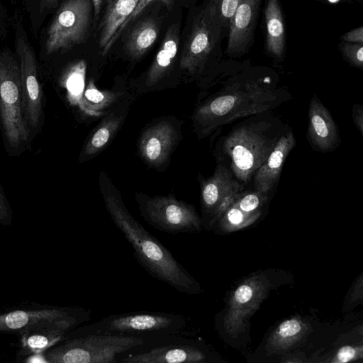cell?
Here are the masks:
<instances>
[{
    "label": "cell",
    "mask_w": 363,
    "mask_h": 363,
    "mask_svg": "<svg viewBox=\"0 0 363 363\" xmlns=\"http://www.w3.org/2000/svg\"><path fill=\"white\" fill-rule=\"evenodd\" d=\"M217 12L224 23L230 26L231 19L242 0H211Z\"/></svg>",
    "instance_id": "83f0119b"
},
{
    "label": "cell",
    "mask_w": 363,
    "mask_h": 363,
    "mask_svg": "<svg viewBox=\"0 0 363 363\" xmlns=\"http://www.w3.org/2000/svg\"><path fill=\"white\" fill-rule=\"evenodd\" d=\"M328 1H330V2H335V1H337V0H328Z\"/></svg>",
    "instance_id": "8d00e7d4"
},
{
    "label": "cell",
    "mask_w": 363,
    "mask_h": 363,
    "mask_svg": "<svg viewBox=\"0 0 363 363\" xmlns=\"http://www.w3.org/2000/svg\"><path fill=\"white\" fill-rule=\"evenodd\" d=\"M341 52L345 59L352 66L363 68V45L361 43H345L342 44Z\"/></svg>",
    "instance_id": "484cf974"
},
{
    "label": "cell",
    "mask_w": 363,
    "mask_h": 363,
    "mask_svg": "<svg viewBox=\"0 0 363 363\" xmlns=\"http://www.w3.org/2000/svg\"><path fill=\"white\" fill-rule=\"evenodd\" d=\"M142 217L154 228L168 233H196L202 221L194 207L174 196H135Z\"/></svg>",
    "instance_id": "52a82bcc"
},
{
    "label": "cell",
    "mask_w": 363,
    "mask_h": 363,
    "mask_svg": "<svg viewBox=\"0 0 363 363\" xmlns=\"http://www.w3.org/2000/svg\"><path fill=\"white\" fill-rule=\"evenodd\" d=\"M90 317V310L77 307L15 310L0 314V333H18L21 335L50 328L70 331L89 320Z\"/></svg>",
    "instance_id": "ba28073f"
},
{
    "label": "cell",
    "mask_w": 363,
    "mask_h": 363,
    "mask_svg": "<svg viewBox=\"0 0 363 363\" xmlns=\"http://www.w3.org/2000/svg\"><path fill=\"white\" fill-rule=\"evenodd\" d=\"M302 325L299 320L291 318L282 322L277 330V335L279 339L288 340L298 335L301 331Z\"/></svg>",
    "instance_id": "f1b7e54d"
},
{
    "label": "cell",
    "mask_w": 363,
    "mask_h": 363,
    "mask_svg": "<svg viewBox=\"0 0 363 363\" xmlns=\"http://www.w3.org/2000/svg\"><path fill=\"white\" fill-rule=\"evenodd\" d=\"M357 354L355 348L351 346H345L340 348L336 356V362H347L353 359Z\"/></svg>",
    "instance_id": "d6a6232c"
},
{
    "label": "cell",
    "mask_w": 363,
    "mask_h": 363,
    "mask_svg": "<svg viewBox=\"0 0 363 363\" xmlns=\"http://www.w3.org/2000/svg\"><path fill=\"white\" fill-rule=\"evenodd\" d=\"M179 43V26L172 24L167 30L160 48L145 79V86H155L167 73L177 56Z\"/></svg>",
    "instance_id": "ac0fdd59"
},
{
    "label": "cell",
    "mask_w": 363,
    "mask_h": 363,
    "mask_svg": "<svg viewBox=\"0 0 363 363\" xmlns=\"http://www.w3.org/2000/svg\"><path fill=\"white\" fill-rule=\"evenodd\" d=\"M201 203L209 225L214 223L246 186L240 184L224 165L216 163L213 174L201 182Z\"/></svg>",
    "instance_id": "4fadbf2b"
},
{
    "label": "cell",
    "mask_w": 363,
    "mask_h": 363,
    "mask_svg": "<svg viewBox=\"0 0 363 363\" xmlns=\"http://www.w3.org/2000/svg\"><path fill=\"white\" fill-rule=\"evenodd\" d=\"M218 89L196 107L193 127L199 138L237 119L277 108L292 99L269 67H243L220 79Z\"/></svg>",
    "instance_id": "6da1fadb"
},
{
    "label": "cell",
    "mask_w": 363,
    "mask_h": 363,
    "mask_svg": "<svg viewBox=\"0 0 363 363\" xmlns=\"http://www.w3.org/2000/svg\"><path fill=\"white\" fill-rule=\"evenodd\" d=\"M177 131L169 122L162 121L147 128L140 137L139 152L150 165L164 163L177 139Z\"/></svg>",
    "instance_id": "e0dca14e"
},
{
    "label": "cell",
    "mask_w": 363,
    "mask_h": 363,
    "mask_svg": "<svg viewBox=\"0 0 363 363\" xmlns=\"http://www.w3.org/2000/svg\"><path fill=\"white\" fill-rule=\"evenodd\" d=\"M158 33L159 28L154 20L140 21L129 33L125 44L126 52L133 59L141 57L153 45Z\"/></svg>",
    "instance_id": "603a6c76"
},
{
    "label": "cell",
    "mask_w": 363,
    "mask_h": 363,
    "mask_svg": "<svg viewBox=\"0 0 363 363\" xmlns=\"http://www.w3.org/2000/svg\"><path fill=\"white\" fill-rule=\"evenodd\" d=\"M345 43H363V27L360 26L342 35Z\"/></svg>",
    "instance_id": "836d02e7"
},
{
    "label": "cell",
    "mask_w": 363,
    "mask_h": 363,
    "mask_svg": "<svg viewBox=\"0 0 363 363\" xmlns=\"http://www.w3.org/2000/svg\"><path fill=\"white\" fill-rule=\"evenodd\" d=\"M13 211L3 187L0 184V224L10 226L12 223Z\"/></svg>",
    "instance_id": "f546056e"
},
{
    "label": "cell",
    "mask_w": 363,
    "mask_h": 363,
    "mask_svg": "<svg viewBox=\"0 0 363 363\" xmlns=\"http://www.w3.org/2000/svg\"><path fill=\"white\" fill-rule=\"evenodd\" d=\"M155 339L157 338L107 334L71 337L45 351L44 361L48 363H118L123 354Z\"/></svg>",
    "instance_id": "8992f818"
},
{
    "label": "cell",
    "mask_w": 363,
    "mask_h": 363,
    "mask_svg": "<svg viewBox=\"0 0 363 363\" xmlns=\"http://www.w3.org/2000/svg\"><path fill=\"white\" fill-rule=\"evenodd\" d=\"M0 129L10 156L30 148L33 140L23 115L20 65L9 51L0 52Z\"/></svg>",
    "instance_id": "5b68a950"
},
{
    "label": "cell",
    "mask_w": 363,
    "mask_h": 363,
    "mask_svg": "<svg viewBox=\"0 0 363 363\" xmlns=\"http://www.w3.org/2000/svg\"><path fill=\"white\" fill-rule=\"evenodd\" d=\"M252 288L247 284L240 286L234 294V299L239 304H245L250 301L253 296Z\"/></svg>",
    "instance_id": "4dcf8cb0"
},
{
    "label": "cell",
    "mask_w": 363,
    "mask_h": 363,
    "mask_svg": "<svg viewBox=\"0 0 363 363\" xmlns=\"http://www.w3.org/2000/svg\"><path fill=\"white\" fill-rule=\"evenodd\" d=\"M223 26L218 14L208 4L193 23L181 55V68L191 74L201 73Z\"/></svg>",
    "instance_id": "7c38bea8"
},
{
    "label": "cell",
    "mask_w": 363,
    "mask_h": 363,
    "mask_svg": "<svg viewBox=\"0 0 363 363\" xmlns=\"http://www.w3.org/2000/svg\"><path fill=\"white\" fill-rule=\"evenodd\" d=\"M92 5L94 6V17L95 18H98V16L100 13L101 4L103 0H91Z\"/></svg>",
    "instance_id": "d590c367"
},
{
    "label": "cell",
    "mask_w": 363,
    "mask_h": 363,
    "mask_svg": "<svg viewBox=\"0 0 363 363\" xmlns=\"http://www.w3.org/2000/svg\"><path fill=\"white\" fill-rule=\"evenodd\" d=\"M262 0H242L230 23L227 53L230 57L245 53L252 40Z\"/></svg>",
    "instance_id": "2e32d148"
},
{
    "label": "cell",
    "mask_w": 363,
    "mask_h": 363,
    "mask_svg": "<svg viewBox=\"0 0 363 363\" xmlns=\"http://www.w3.org/2000/svg\"><path fill=\"white\" fill-rule=\"evenodd\" d=\"M257 215L258 214L246 213L233 203L219 218H222L221 223L225 225L228 224L233 227H237L251 218H255Z\"/></svg>",
    "instance_id": "d4e9b609"
},
{
    "label": "cell",
    "mask_w": 363,
    "mask_h": 363,
    "mask_svg": "<svg viewBox=\"0 0 363 363\" xmlns=\"http://www.w3.org/2000/svg\"><path fill=\"white\" fill-rule=\"evenodd\" d=\"M268 52L276 60L283 58L285 50V28L278 0H268L264 11Z\"/></svg>",
    "instance_id": "44dd1931"
},
{
    "label": "cell",
    "mask_w": 363,
    "mask_h": 363,
    "mask_svg": "<svg viewBox=\"0 0 363 363\" xmlns=\"http://www.w3.org/2000/svg\"><path fill=\"white\" fill-rule=\"evenodd\" d=\"M186 316L157 311H134L111 314L66 335V339L89 334H107L145 337H163L189 335Z\"/></svg>",
    "instance_id": "277c9868"
},
{
    "label": "cell",
    "mask_w": 363,
    "mask_h": 363,
    "mask_svg": "<svg viewBox=\"0 0 363 363\" xmlns=\"http://www.w3.org/2000/svg\"><path fill=\"white\" fill-rule=\"evenodd\" d=\"M207 353L186 336H168L155 339L138 347L118 359V363H202Z\"/></svg>",
    "instance_id": "30bf717a"
},
{
    "label": "cell",
    "mask_w": 363,
    "mask_h": 363,
    "mask_svg": "<svg viewBox=\"0 0 363 363\" xmlns=\"http://www.w3.org/2000/svg\"><path fill=\"white\" fill-rule=\"evenodd\" d=\"M100 190L113 222L132 246L140 266L153 278L183 294L195 295L201 286L159 240L134 218L108 176L101 172Z\"/></svg>",
    "instance_id": "7a4b0ae2"
},
{
    "label": "cell",
    "mask_w": 363,
    "mask_h": 363,
    "mask_svg": "<svg viewBox=\"0 0 363 363\" xmlns=\"http://www.w3.org/2000/svg\"><path fill=\"white\" fill-rule=\"evenodd\" d=\"M91 6V0H66L62 4L48 30L47 55L68 51L86 40Z\"/></svg>",
    "instance_id": "9c48e42d"
},
{
    "label": "cell",
    "mask_w": 363,
    "mask_h": 363,
    "mask_svg": "<svg viewBox=\"0 0 363 363\" xmlns=\"http://www.w3.org/2000/svg\"><path fill=\"white\" fill-rule=\"evenodd\" d=\"M271 195L256 189H243L233 203L243 212L248 214H259V208L268 200Z\"/></svg>",
    "instance_id": "cb8c5ba5"
},
{
    "label": "cell",
    "mask_w": 363,
    "mask_h": 363,
    "mask_svg": "<svg viewBox=\"0 0 363 363\" xmlns=\"http://www.w3.org/2000/svg\"><path fill=\"white\" fill-rule=\"evenodd\" d=\"M58 0H40V7L41 11L53 8L57 3Z\"/></svg>",
    "instance_id": "e575fe53"
},
{
    "label": "cell",
    "mask_w": 363,
    "mask_h": 363,
    "mask_svg": "<svg viewBox=\"0 0 363 363\" xmlns=\"http://www.w3.org/2000/svg\"><path fill=\"white\" fill-rule=\"evenodd\" d=\"M138 1L139 0H108L99 37L102 55L109 52L111 40L134 11Z\"/></svg>",
    "instance_id": "d6986e66"
},
{
    "label": "cell",
    "mask_w": 363,
    "mask_h": 363,
    "mask_svg": "<svg viewBox=\"0 0 363 363\" xmlns=\"http://www.w3.org/2000/svg\"><path fill=\"white\" fill-rule=\"evenodd\" d=\"M127 111V107H125L110 112L105 116L85 143L79 157L81 162L103 150L121 127Z\"/></svg>",
    "instance_id": "ffe728a7"
},
{
    "label": "cell",
    "mask_w": 363,
    "mask_h": 363,
    "mask_svg": "<svg viewBox=\"0 0 363 363\" xmlns=\"http://www.w3.org/2000/svg\"><path fill=\"white\" fill-rule=\"evenodd\" d=\"M69 332L60 328H50L21 335V347L18 356L40 354L66 339Z\"/></svg>",
    "instance_id": "7402d4cb"
},
{
    "label": "cell",
    "mask_w": 363,
    "mask_h": 363,
    "mask_svg": "<svg viewBox=\"0 0 363 363\" xmlns=\"http://www.w3.org/2000/svg\"><path fill=\"white\" fill-rule=\"evenodd\" d=\"M308 118L306 138L313 150L327 153L340 146L341 139L338 126L316 94L310 100Z\"/></svg>",
    "instance_id": "5bb4252c"
},
{
    "label": "cell",
    "mask_w": 363,
    "mask_h": 363,
    "mask_svg": "<svg viewBox=\"0 0 363 363\" xmlns=\"http://www.w3.org/2000/svg\"><path fill=\"white\" fill-rule=\"evenodd\" d=\"M352 117L354 124L363 136V106L362 104H355L352 106Z\"/></svg>",
    "instance_id": "1f68e13d"
},
{
    "label": "cell",
    "mask_w": 363,
    "mask_h": 363,
    "mask_svg": "<svg viewBox=\"0 0 363 363\" xmlns=\"http://www.w3.org/2000/svg\"><path fill=\"white\" fill-rule=\"evenodd\" d=\"M156 1V0H139L135 9L132 12V13L130 15V16L127 18V20L123 23V24L121 26V27L119 28L118 32L116 33L113 39L111 40L110 45H109V50L112 48L115 42L117 40V39L119 38V36L121 35L122 32L128 27V26L138 16H139L143 10L147 7V6L150 4L152 1ZM162 1L163 4H165L167 8L169 9H171V8L173 6L174 0H159Z\"/></svg>",
    "instance_id": "4316f807"
},
{
    "label": "cell",
    "mask_w": 363,
    "mask_h": 363,
    "mask_svg": "<svg viewBox=\"0 0 363 363\" xmlns=\"http://www.w3.org/2000/svg\"><path fill=\"white\" fill-rule=\"evenodd\" d=\"M213 148L216 162L226 167L247 186L290 125L275 110L265 111L228 123Z\"/></svg>",
    "instance_id": "3957f363"
},
{
    "label": "cell",
    "mask_w": 363,
    "mask_h": 363,
    "mask_svg": "<svg viewBox=\"0 0 363 363\" xmlns=\"http://www.w3.org/2000/svg\"><path fill=\"white\" fill-rule=\"evenodd\" d=\"M296 145L291 128L279 139L264 162L252 177L254 189L272 196L278 186L286 158Z\"/></svg>",
    "instance_id": "9a60e30c"
},
{
    "label": "cell",
    "mask_w": 363,
    "mask_h": 363,
    "mask_svg": "<svg viewBox=\"0 0 363 363\" xmlns=\"http://www.w3.org/2000/svg\"><path fill=\"white\" fill-rule=\"evenodd\" d=\"M16 50L21 70L23 115L33 140L40 133L44 123L43 91L37 61L32 47L23 35L16 36Z\"/></svg>",
    "instance_id": "8fae6325"
}]
</instances>
